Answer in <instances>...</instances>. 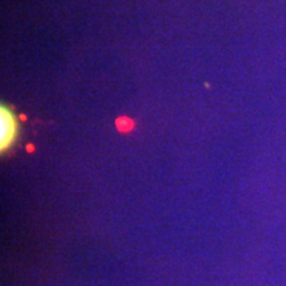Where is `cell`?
Listing matches in <instances>:
<instances>
[{"mask_svg":"<svg viewBox=\"0 0 286 286\" xmlns=\"http://www.w3.org/2000/svg\"><path fill=\"white\" fill-rule=\"evenodd\" d=\"M16 130L17 125L15 115L3 106L2 112H0V134H2L0 145H2V150L10 147L15 137H16Z\"/></svg>","mask_w":286,"mask_h":286,"instance_id":"obj_1","label":"cell"}]
</instances>
